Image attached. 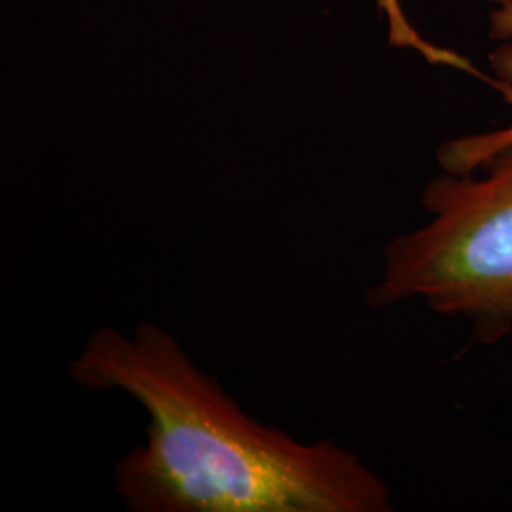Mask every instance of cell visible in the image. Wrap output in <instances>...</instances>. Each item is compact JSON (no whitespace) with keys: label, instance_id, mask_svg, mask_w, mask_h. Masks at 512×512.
Wrapping results in <instances>:
<instances>
[{"label":"cell","instance_id":"obj_3","mask_svg":"<svg viewBox=\"0 0 512 512\" xmlns=\"http://www.w3.org/2000/svg\"><path fill=\"white\" fill-rule=\"evenodd\" d=\"M499 10L490 14L492 23V38H512V0H497ZM497 82H501L509 92H512V44L497 48L490 55ZM512 145V126L497 129L490 133L467 135L446 141L439 148V164L444 173L452 175H471L488 164L495 154L503 148Z\"/></svg>","mask_w":512,"mask_h":512},{"label":"cell","instance_id":"obj_1","mask_svg":"<svg viewBox=\"0 0 512 512\" xmlns=\"http://www.w3.org/2000/svg\"><path fill=\"white\" fill-rule=\"evenodd\" d=\"M74 382L128 395L147 439L114 467L133 512H391L389 486L344 446L302 442L241 410L154 323L101 327L69 363Z\"/></svg>","mask_w":512,"mask_h":512},{"label":"cell","instance_id":"obj_2","mask_svg":"<svg viewBox=\"0 0 512 512\" xmlns=\"http://www.w3.org/2000/svg\"><path fill=\"white\" fill-rule=\"evenodd\" d=\"M484 175L444 173L425 186L427 222L391 239L380 279L365 294L370 310L421 300L471 323L476 344L512 332V145Z\"/></svg>","mask_w":512,"mask_h":512},{"label":"cell","instance_id":"obj_4","mask_svg":"<svg viewBox=\"0 0 512 512\" xmlns=\"http://www.w3.org/2000/svg\"><path fill=\"white\" fill-rule=\"evenodd\" d=\"M378 2L384 6L387 14L391 16V42L393 44H412L416 48H421L425 54H429L425 44H421L420 38L412 33L408 23L404 21L403 14L397 6V0H378Z\"/></svg>","mask_w":512,"mask_h":512}]
</instances>
